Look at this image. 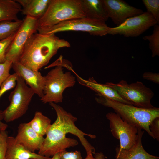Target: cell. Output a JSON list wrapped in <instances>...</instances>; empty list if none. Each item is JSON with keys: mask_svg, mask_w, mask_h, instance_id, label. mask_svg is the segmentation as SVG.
<instances>
[{"mask_svg": "<svg viewBox=\"0 0 159 159\" xmlns=\"http://www.w3.org/2000/svg\"><path fill=\"white\" fill-rule=\"evenodd\" d=\"M50 105L54 110L57 118L51 124L46 133V137L38 154L43 156L50 157L56 153L65 150L78 144L76 139L66 137L70 133L77 137L86 151L87 155L95 153V150L85 137L87 136L94 138L95 136L84 132L77 127L75 122L77 118L67 112L62 107L56 103L51 102Z\"/></svg>", "mask_w": 159, "mask_h": 159, "instance_id": "obj_1", "label": "cell"}, {"mask_svg": "<svg viewBox=\"0 0 159 159\" xmlns=\"http://www.w3.org/2000/svg\"><path fill=\"white\" fill-rule=\"evenodd\" d=\"M67 41L54 34H33L26 43L19 62L27 68L38 71L46 65L62 48L69 47Z\"/></svg>", "mask_w": 159, "mask_h": 159, "instance_id": "obj_2", "label": "cell"}, {"mask_svg": "<svg viewBox=\"0 0 159 159\" xmlns=\"http://www.w3.org/2000/svg\"><path fill=\"white\" fill-rule=\"evenodd\" d=\"M95 98L98 103L113 109L124 120L132 124L138 129L145 130L151 137L152 135L149 126L155 118L159 117V108H139L133 105L117 102L102 96Z\"/></svg>", "mask_w": 159, "mask_h": 159, "instance_id": "obj_3", "label": "cell"}, {"mask_svg": "<svg viewBox=\"0 0 159 159\" xmlns=\"http://www.w3.org/2000/svg\"><path fill=\"white\" fill-rule=\"evenodd\" d=\"M85 17L81 0H51L45 14L38 20V29Z\"/></svg>", "mask_w": 159, "mask_h": 159, "instance_id": "obj_4", "label": "cell"}, {"mask_svg": "<svg viewBox=\"0 0 159 159\" xmlns=\"http://www.w3.org/2000/svg\"><path fill=\"white\" fill-rule=\"evenodd\" d=\"M62 65L58 64L44 76V95L40 99L44 104L62 102L64 90L75 84V77L70 72H64Z\"/></svg>", "mask_w": 159, "mask_h": 159, "instance_id": "obj_5", "label": "cell"}, {"mask_svg": "<svg viewBox=\"0 0 159 159\" xmlns=\"http://www.w3.org/2000/svg\"><path fill=\"white\" fill-rule=\"evenodd\" d=\"M109 27L104 21L85 17L64 21L48 27L38 28L37 31L47 34L65 31H80L102 36L108 34Z\"/></svg>", "mask_w": 159, "mask_h": 159, "instance_id": "obj_6", "label": "cell"}, {"mask_svg": "<svg viewBox=\"0 0 159 159\" xmlns=\"http://www.w3.org/2000/svg\"><path fill=\"white\" fill-rule=\"evenodd\" d=\"M105 84L134 106L145 109L155 107L151 103L154 93L141 82L137 81L129 84L122 80L117 83L107 82Z\"/></svg>", "mask_w": 159, "mask_h": 159, "instance_id": "obj_7", "label": "cell"}, {"mask_svg": "<svg viewBox=\"0 0 159 159\" xmlns=\"http://www.w3.org/2000/svg\"><path fill=\"white\" fill-rule=\"evenodd\" d=\"M34 94L24 80L19 76L16 86L9 97L10 104L3 111L4 121L6 122H11L25 114Z\"/></svg>", "mask_w": 159, "mask_h": 159, "instance_id": "obj_8", "label": "cell"}, {"mask_svg": "<svg viewBox=\"0 0 159 159\" xmlns=\"http://www.w3.org/2000/svg\"><path fill=\"white\" fill-rule=\"evenodd\" d=\"M106 116L109 121L111 133L120 141V148L127 150L133 147L136 142L138 128L124 120L116 113L108 112Z\"/></svg>", "mask_w": 159, "mask_h": 159, "instance_id": "obj_9", "label": "cell"}, {"mask_svg": "<svg viewBox=\"0 0 159 159\" xmlns=\"http://www.w3.org/2000/svg\"><path fill=\"white\" fill-rule=\"evenodd\" d=\"M38 28V20L26 16L7 50L6 60L12 63L19 62L26 43Z\"/></svg>", "mask_w": 159, "mask_h": 159, "instance_id": "obj_10", "label": "cell"}, {"mask_svg": "<svg viewBox=\"0 0 159 159\" xmlns=\"http://www.w3.org/2000/svg\"><path fill=\"white\" fill-rule=\"evenodd\" d=\"M157 24L152 15L147 11L127 19L120 25L109 27L108 34L120 35L127 37H136L150 27Z\"/></svg>", "mask_w": 159, "mask_h": 159, "instance_id": "obj_11", "label": "cell"}, {"mask_svg": "<svg viewBox=\"0 0 159 159\" xmlns=\"http://www.w3.org/2000/svg\"><path fill=\"white\" fill-rule=\"evenodd\" d=\"M108 17L117 26L127 19L142 14L143 10L129 5L122 0H103Z\"/></svg>", "mask_w": 159, "mask_h": 159, "instance_id": "obj_12", "label": "cell"}, {"mask_svg": "<svg viewBox=\"0 0 159 159\" xmlns=\"http://www.w3.org/2000/svg\"><path fill=\"white\" fill-rule=\"evenodd\" d=\"M12 67L15 73L21 77L29 86L34 94L37 95L40 98L43 96L45 77L39 71L30 69L19 62L12 63Z\"/></svg>", "mask_w": 159, "mask_h": 159, "instance_id": "obj_13", "label": "cell"}, {"mask_svg": "<svg viewBox=\"0 0 159 159\" xmlns=\"http://www.w3.org/2000/svg\"><path fill=\"white\" fill-rule=\"evenodd\" d=\"M14 138L17 143L33 153L40 150L44 140L43 136L37 134L28 123H21L19 125L17 134Z\"/></svg>", "mask_w": 159, "mask_h": 159, "instance_id": "obj_14", "label": "cell"}, {"mask_svg": "<svg viewBox=\"0 0 159 159\" xmlns=\"http://www.w3.org/2000/svg\"><path fill=\"white\" fill-rule=\"evenodd\" d=\"M71 71L75 75L80 84L96 92L97 95L102 96L117 102L132 105L121 97L115 90L105 84L98 83L92 77L87 80L84 79L77 74L72 69Z\"/></svg>", "mask_w": 159, "mask_h": 159, "instance_id": "obj_15", "label": "cell"}, {"mask_svg": "<svg viewBox=\"0 0 159 159\" xmlns=\"http://www.w3.org/2000/svg\"><path fill=\"white\" fill-rule=\"evenodd\" d=\"M144 132L138 129V137L136 144L131 148L125 150L119 147L115 148L116 159H159L158 157L151 155L144 148L142 139Z\"/></svg>", "mask_w": 159, "mask_h": 159, "instance_id": "obj_16", "label": "cell"}, {"mask_svg": "<svg viewBox=\"0 0 159 159\" xmlns=\"http://www.w3.org/2000/svg\"><path fill=\"white\" fill-rule=\"evenodd\" d=\"M51 159L31 152L17 143L14 137L8 136L5 159Z\"/></svg>", "mask_w": 159, "mask_h": 159, "instance_id": "obj_17", "label": "cell"}, {"mask_svg": "<svg viewBox=\"0 0 159 159\" xmlns=\"http://www.w3.org/2000/svg\"><path fill=\"white\" fill-rule=\"evenodd\" d=\"M21 6L22 14L37 20L46 11L51 0H15Z\"/></svg>", "mask_w": 159, "mask_h": 159, "instance_id": "obj_18", "label": "cell"}, {"mask_svg": "<svg viewBox=\"0 0 159 159\" xmlns=\"http://www.w3.org/2000/svg\"><path fill=\"white\" fill-rule=\"evenodd\" d=\"M86 17L105 22L109 19L103 0H81Z\"/></svg>", "mask_w": 159, "mask_h": 159, "instance_id": "obj_19", "label": "cell"}, {"mask_svg": "<svg viewBox=\"0 0 159 159\" xmlns=\"http://www.w3.org/2000/svg\"><path fill=\"white\" fill-rule=\"evenodd\" d=\"M20 4L14 0H0V21L19 20V13L21 11Z\"/></svg>", "mask_w": 159, "mask_h": 159, "instance_id": "obj_20", "label": "cell"}, {"mask_svg": "<svg viewBox=\"0 0 159 159\" xmlns=\"http://www.w3.org/2000/svg\"><path fill=\"white\" fill-rule=\"evenodd\" d=\"M30 126L39 135L43 136L51 125V120L39 111L36 112L33 118L28 122Z\"/></svg>", "mask_w": 159, "mask_h": 159, "instance_id": "obj_21", "label": "cell"}, {"mask_svg": "<svg viewBox=\"0 0 159 159\" xmlns=\"http://www.w3.org/2000/svg\"><path fill=\"white\" fill-rule=\"evenodd\" d=\"M23 20L16 21H0V41L16 33L21 26Z\"/></svg>", "mask_w": 159, "mask_h": 159, "instance_id": "obj_22", "label": "cell"}, {"mask_svg": "<svg viewBox=\"0 0 159 159\" xmlns=\"http://www.w3.org/2000/svg\"><path fill=\"white\" fill-rule=\"evenodd\" d=\"M144 40L149 41V47L152 52V56L154 57L159 55V26L156 24L154 26L152 34L143 37Z\"/></svg>", "mask_w": 159, "mask_h": 159, "instance_id": "obj_23", "label": "cell"}, {"mask_svg": "<svg viewBox=\"0 0 159 159\" xmlns=\"http://www.w3.org/2000/svg\"><path fill=\"white\" fill-rule=\"evenodd\" d=\"M142 1L146 8L147 12L150 14L159 23V0H143Z\"/></svg>", "mask_w": 159, "mask_h": 159, "instance_id": "obj_24", "label": "cell"}, {"mask_svg": "<svg viewBox=\"0 0 159 159\" xmlns=\"http://www.w3.org/2000/svg\"><path fill=\"white\" fill-rule=\"evenodd\" d=\"M18 77V74L15 72L10 74L3 82L0 87V99L6 91L15 88Z\"/></svg>", "mask_w": 159, "mask_h": 159, "instance_id": "obj_25", "label": "cell"}, {"mask_svg": "<svg viewBox=\"0 0 159 159\" xmlns=\"http://www.w3.org/2000/svg\"><path fill=\"white\" fill-rule=\"evenodd\" d=\"M16 33L6 39L0 41V63H3L6 61V55L7 50Z\"/></svg>", "mask_w": 159, "mask_h": 159, "instance_id": "obj_26", "label": "cell"}, {"mask_svg": "<svg viewBox=\"0 0 159 159\" xmlns=\"http://www.w3.org/2000/svg\"><path fill=\"white\" fill-rule=\"evenodd\" d=\"M11 62L6 60L4 62L0 63V87L5 80L10 75L9 71L12 67Z\"/></svg>", "mask_w": 159, "mask_h": 159, "instance_id": "obj_27", "label": "cell"}, {"mask_svg": "<svg viewBox=\"0 0 159 159\" xmlns=\"http://www.w3.org/2000/svg\"><path fill=\"white\" fill-rule=\"evenodd\" d=\"M8 137L6 130L0 131V159H5Z\"/></svg>", "mask_w": 159, "mask_h": 159, "instance_id": "obj_28", "label": "cell"}, {"mask_svg": "<svg viewBox=\"0 0 159 159\" xmlns=\"http://www.w3.org/2000/svg\"><path fill=\"white\" fill-rule=\"evenodd\" d=\"M150 130L153 138L159 141V117L154 119L151 122L149 126Z\"/></svg>", "mask_w": 159, "mask_h": 159, "instance_id": "obj_29", "label": "cell"}, {"mask_svg": "<svg viewBox=\"0 0 159 159\" xmlns=\"http://www.w3.org/2000/svg\"><path fill=\"white\" fill-rule=\"evenodd\" d=\"M60 159H83L80 151L76 150L68 152L64 150L60 152Z\"/></svg>", "mask_w": 159, "mask_h": 159, "instance_id": "obj_30", "label": "cell"}, {"mask_svg": "<svg viewBox=\"0 0 159 159\" xmlns=\"http://www.w3.org/2000/svg\"><path fill=\"white\" fill-rule=\"evenodd\" d=\"M143 79L159 84V74L147 72H144L142 75Z\"/></svg>", "mask_w": 159, "mask_h": 159, "instance_id": "obj_31", "label": "cell"}, {"mask_svg": "<svg viewBox=\"0 0 159 159\" xmlns=\"http://www.w3.org/2000/svg\"><path fill=\"white\" fill-rule=\"evenodd\" d=\"M3 119L4 116L3 111L0 110V131L6 130L8 127L6 124L3 123L1 121Z\"/></svg>", "mask_w": 159, "mask_h": 159, "instance_id": "obj_32", "label": "cell"}, {"mask_svg": "<svg viewBox=\"0 0 159 159\" xmlns=\"http://www.w3.org/2000/svg\"><path fill=\"white\" fill-rule=\"evenodd\" d=\"M94 158L95 159H105V156L102 152L97 153L95 154Z\"/></svg>", "mask_w": 159, "mask_h": 159, "instance_id": "obj_33", "label": "cell"}, {"mask_svg": "<svg viewBox=\"0 0 159 159\" xmlns=\"http://www.w3.org/2000/svg\"><path fill=\"white\" fill-rule=\"evenodd\" d=\"M60 152L55 154L51 159H60Z\"/></svg>", "mask_w": 159, "mask_h": 159, "instance_id": "obj_34", "label": "cell"}, {"mask_svg": "<svg viewBox=\"0 0 159 159\" xmlns=\"http://www.w3.org/2000/svg\"><path fill=\"white\" fill-rule=\"evenodd\" d=\"M84 159H95L92 155H88Z\"/></svg>", "mask_w": 159, "mask_h": 159, "instance_id": "obj_35", "label": "cell"}, {"mask_svg": "<svg viewBox=\"0 0 159 159\" xmlns=\"http://www.w3.org/2000/svg\"></svg>", "mask_w": 159, "mask_h": 159, "instance_id": "obj_36", "label": "cell"}]
</instances>
